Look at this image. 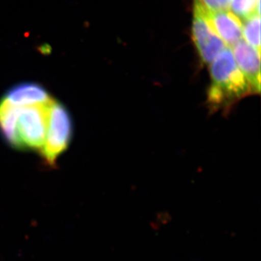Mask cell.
Masks as SVG:
<instances>
[{
	"instance_id": "cell-1",
	"label": "cell",
	"mask_w": 261,
	"mask_h": 261,
	"mask_svg": "<svg viewBox=\"0 0 261 261\" xmlns=\"http://www.w3.org/2000/svg\"><path fill=\"white\" fill-rule=\"evenodd\" d=\"M210 76L207 102L214 111L229 107L252 93L248 82L237 65L232 49L227 46L211 63Z\"/></svg>"
},
{
	"instance_id": "cell-2",
	"label": "cell",
	"mask_w": 261,
	"mask_h": 261,
	"mask_svg": "<svg viewBox=\"0 0 261 261\" xmlns=\"http://www.w3.org/2000/svg\"><path fill=\"white\" fill-rule=\"evenodd\" d=\"M73 135V123L68 109L53 99L49 108V121L44 147L41 155L49 166H54L57 159L69 147Z\"/></svg>"
},
{
	"instance_id": "cell-3",
	"label": "cell",
	"mask_w": 261,
	"mask_h": 261,
	"mask_svg": "<svg viewBox=\"0 0 261 261\" xmlns=\"http://www.w3.org/2000/svg\"><path fill=\"white\" fill-rule=\"evenodd\" d=\"M53 100L51 99L47 102L20 108L18 133L24 150H42L45 142L49 108Z\"/></svg>"
},
{
	"instance_id": "cell-4",
	"label": "cell",
	"mask_w": 261,
	"mask_h": 261,
	"mask_svg": "<svg viewBox=\"0 0 261 261\" xmlns=\"http://www.w3.org/2000/svg\"><path fill=\"white\" fill-rule=\"evenodd\" d=\"M192 37L199 57L205 64L210 65L226 47L214 30L207 10L198 0H194Z\"/></svg>"
},
{
	"instance_id": "cell-5",
	"label": "cell",
	"mask_w": 261,
	"mask_h": 261,
	"mask_svg": "<svg viewBox=\"0 0 261 261\" xmlns=\"http://www.w3.org/2000/svg\"><path fill=\"white\" fill-rule=\"evenodd\" d=\"M233 57L238 68L250 85L252 93L260 92V53L243 39L232 47Z\"/></svg>"
},
{
	"instance_id": "cell-6",
	"label": "cell",
	"mask_w": 261,
	"mask_h": 261,
	"mask_svg": "<svg viewBox=\"0 0 261 261\" xmlns=\"http://www.w3.org/2000/svg\"><path fill=\"white\" fill-rule=\"evenodd\" d=\"M207 12L214 30L227 47H232L243 39L241 20L231 10Z\"/></svg>"
},
{
	"instance_id": "cell-7",
	"label": "cell",
	"mask_w": 261,
	"mask_h": 261,
	"mask_svg": "<svg viewBox=\"0 0 261 261\" xmlns=\"http://www.w3.org/2000/svg\"><path fill=\"white\" fill-rule=\"evenodd\" d=\"M4 98L19 107L42 104L53 99L44 87L34 82H23L13 86L7 91Z\"/></svg>"
},
{
	"instance_id": "cell-8",
	"label": "cell",
	"mask_w": 261,
	"mask_h": 261,
	"mask_svg": "<svg viewBox=\"0 0 261 261\" xmlns=\"http://www.w3.org/2000/svg\"><path fill=\"white\" fill-rule=\"evenodd\" d=\"M20 108L4 97L0 100V133L8 145L18 150H24L18 133Z\"/></svg>"
},
{
	"instance_id": "cell-9",
	"label": "cell",
	"mask_w": 261,
	"mask_h": 261,
	"mask_svg": "<svg viewBox=\"0 0 261 261\" xmlns=\"http://www.w3.org/2000/svg\"><path fill=\"white\" fill-rule=\"evenodd\" d=\"M241 21L243 39L260 53V13H254Z\"/></svg>"
},
{
	"instance_id": "cell-10",
	"label": "cell",
	"mask_w": 261,
	"mask_h": 261,
	"mask_svg": "<svg viewBox=\"0 0 261 261\" xmlns=\"http://www.w3.org/2000/svg\"><path fill=\"white\" fill-rule=\"evenodd\" d=\"M230 8L243 20L254 13H260V0H231Z\"/></svg>"
},
{
	"instance_id": "cell-11",
	"label": "cell",
	"mask_w": 261,
	"mask_h": 261,
	"mask_svg": "<svg viewBox=\"0 0 261 261\" xmlns=\"http://www.w3.org/2000/svg\"><path fill=\"white\" fill-rule=\"evenodd\" d=\"M201 5L208 11L230 10L231 0H198Z\"/></svg>"
}]
</instances>
